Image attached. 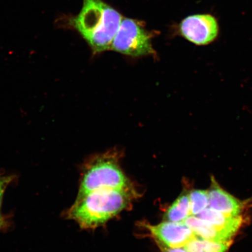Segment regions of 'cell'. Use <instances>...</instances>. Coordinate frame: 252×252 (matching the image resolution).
I'll list each match as a JSON object with an SVG mask.
<instances>
[{
  "label": "cell",
  "mask_w": 252,
  "mask_h": 252,
  "mask_svg": "<svg viewBox=\"0 0 252 252\" xmlns=\"http://www.w3.org/2000/svg\"><path fill=\"white\" fill-rule=\"evenodd\" d=\"M127 178L119 165L118 153H107L88 163L82 178L77 199L100 189H129Z\"/></svg>",
  "instance_id": "cell-3"
},
{
  "label": "cell",
  "mask_w": 252,
  "mask_h": 252,
  "mask_svg": "<svg viewBox=\"0 0 252 252\" xmlns=\"http://www.w3.org/2000/svg\"><path fill=\"white\" fill-rule=\"evenodd\" d=\"M208 194L210 209L228 216H238L241 213L242 206L240 202L223 190L216 182H213L212 189L208 191Z\"/></svg>",
  "instance_id": "cell-7"
},
{
  "label": "cell",
  "mask_w": 252,
  "mask_h": 252,
  "mask_svg": "<svg viewBox=\"0 0 252 252\" xmlns=\"http://www.w3.org/2000/svg\"><path fill=\"white\" fill-rule=\"evenodd\" d=\"M9 220L4 215L0 213V229H4L8 227Z\"/></svg>",
  "instance_id": "cell-14"
},
{
  "label": "cell",
  "mask_w": 252,
  "mask_h": 252,
  "mask_svg": "<svg viewBox=\"0 0 252 252\" xmlns=\"http://www.w3.org/2000/svg\"><path fill=\"white\" fill-rule=\"evenodd\" d=\"M129 189H100L75 201L68 218L82 228H94L108 221L127 207L130 200Z\"/></svg>",
  "instance_id": "cell-2"
},
{
  "label": "cell",
  "mask_w": 252,
  "mask_h": 252,
  "mask_svg": "<svg viewBox=\"0 0 252 252\" xmlns=\"http://www.w3.org/2000/svg\"><path fill=\"white\" fill-rule=\"evenodd\" d=\"M191 216H197L209 206L208 191L197 190L189 194Z\"/></svg>",
  "instance_id": "cell-12"
},
{
  "label": "cell",
  "mask_w": 252,
  "mask_h": 252,
  "mask_svg": "<svg viewBox=\"0 0 252 252\" xmlns=\"http://www.w3.org/2000/svg\"><path fill=\"white\" fill-rule=\"evenodd\" d=\"M146 228L163 248L184 247L196 236L184 222L165 220L156 225H147Z\"/></svg>",
  "instance_id": "cell-6"
},
{
  "label": "cell",
  "mask_w": 252,
  "mask_h": 252,
  "mask_svg": "<svg viewBox=\"0 0 252 252\" xmlns=\"http://www.w3.org/2000/svg\"><path fill=\"white\" fill-rule=\"evenodd\" d=\"M197 216L210 223L220 231L228 232L232 235H234L240 227L242 220L240 216H226L210 208H207Z\"/></svg>",
  "instance_id": "cell-9"
},
{
  "label": "cell",
  "mask_w": 252,
  "mask_h": 252,
  "mask_svg": "<svg viewBox=\"0 0 252 252\" xmlns=\"http://www.w3.org/2000/svg\"><path fill=\"white\" fill-rule=\"evenodd\" d=\"M191 216L190 198L189 194L179 197L165 214V219L168 221L183 222Z\"/></svg>",
  "instance_id": "cell-10"
},
{
  "label": "cell",
  "mask_w": 252,
  "mask_h": 252,
  "mask_svg": "<svg viewBox=\"0 0 252 252\" xmlns=\"http://www.w3.org/2000/svg\"><path fill=\"white\" fill-rule=\"evenodd\" d=\"M163 252H189L183 248H163Z\"/></svg>",
  "instance_id": "cell-15"
},
{
  "label": "cell",
  "mask_w": 252,
  "mask_h": 252,
  "mask_svg": "<svg viewBox=\"0 0 252 252\" xmlns=\"http://www.w3.org/2000/svg\"><path fill=\"white\" fill-rule=\"evenodd\" d=\"M153 33L140 21L123 18L113 39L110 50L131 57L155 56L152 45Z\"/></svg>",
  "instance_id": "cell-4"
},
{
  "label": "cell",
  "mask_w": 252,
  "mask_h": 252,
  "mask_svg": "<svg viewBox=\"0 0 252 252\" xmlns=\"http://www.w3.org/2000/svg\"><path fill=\"white\" fill-rule=\"evenodd\" d=\"M174 30L177 35L197 46L212 45L219 40L220 34L219 19L210 12L188 15Z\"/></svg>",
  "instance_id": "cell-5"
},
{
  "label": "cell",
  "mask_w": 252,
  "mask_h": 252,
  "mask_svg": "<svg viewBox=\"0 0 252 252\" xmlns=\"http://www.w3.org/2000/svg\"><path fill=\"white\" fill-rule=\"evenodd\" d=\"M123 18L103 0H83L80 13L65 18L64 24L77 31L97 54L110 50Z\"/></svg>",
  "instance_id": "cell-1"
},
{
  "label": "cell",
  "mask_w": 252,
  "mask_h": 252,
  "mask_svg": "<svg viewBox=\"0 0 252 252\" xmlns=\"http://www.w3.org/2000/svg\"><path fill=\"white\" fill-rule=\"evenodd\" d=\"M229 242H214L196 236L184 247L189 252H226Z\"/></svg>",
  "instance_id": "cell-11"
},
{
  "label": "cell",
  "mask_w": 252,
  "mask_h": 252,
  "mask_svg": "<svg viewBox=\"0 0 252 252\" xmlns=\"http://www.w3.org/2000/svg\"><path fill=\"white\" fill-rule=\"evenodd\" d=\"M14 178V176L11 175L0 176V207L1 206L5 191L13 181Z\"/></svg>",
  "instance_id": "cell-13"
},
{
  "label": "cell",
  "mask_w": 252,
  "mask_h": 252,
  "mask_svg": "<svg viewBox=\"0 0 252 252\" xmlns=\"http://www.w3.org/2000/svg\"><path fill=\"white\" fill-rule=\"evenodd\" d=\"M183 222L191 229L198 237L206 240L229 242L233 236L228 232L220 231L210 223L200 219L197 216H190Z\"/></svg>",
  "instance_id": "cell-8"
}]
</instances>
